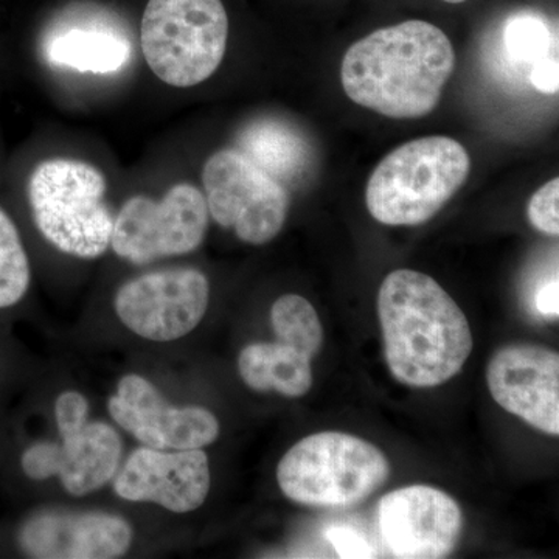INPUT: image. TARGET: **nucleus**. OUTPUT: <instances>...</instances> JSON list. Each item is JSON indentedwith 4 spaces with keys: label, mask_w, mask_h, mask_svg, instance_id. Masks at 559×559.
I'll return each instance as SVG.
<instances>
[{
    "label": "nucleus",
    "mask_w": 559,
    "mask_h": 559,
    "mask_svg": "<svg viewBox=\"0 0 559 559\" xmlns=\"http://www.w3.org/2000/svg\"><path fill=\"white\" fill-rule=\"evenodd\" d=\"M455 69L447 33L426 21L380 28L353 44L341 66L345 94L362 108L396 120L429 116Z\"/></svg>",
    "instance_id": "f257e3e1"
},
{
    "label": "nucleus",
    "mask_w": 559,
    "mask_h": 559,
    "mask_svg": "<svg viewBox=\"0 0 559 559\" xmlns=\"http://www.w3.org/2000/svg\"><path fill=\"white\" fill-rule=\"evenodd\" d=\"M385 360L396 381L437 388L465 367L473 352L468 319L429 275L393 271L378 293Z\"/></svg>",
    "instance_id": "f03ea898"
},
{
    "label": "nucleus",
    "mask_w": 559,
    "mask_h": 559,
    "mask_svg": "<svg viewBox=\"0 0 559 559\" xmlns=\"http://www.w3.org/2000/svg\"><path fill=\"white\" fill-rule=\"evenodd\" d=\"M468 151L457 140L432 135L390 151L366 189L370 215L385 226H418L432 219L468 179Z\"/></svg>",
    "instance_id": "7ed1b4c3"
},
{
    "label": "nucleus",
    "mask_w": 559,
    "mask_h": 559,
    "mask_svg": "<svg viewBox=\"0 0 559 559\" xmlns=\"http://www.w3.org/2000/svg\"><path fill=\"white\" fill-rule=\"evenodd\" d=\"M27 194L36 227L51 246L76 259L105 255L114 216L98 168L64 157L40 162L28 179Z\"/></svg>",
    "instance_id": "20e7f679"
},
{
    "label": "nucleus",
    "mask_w": 559,
    "mask_h": 559,
    "mask_svg": "<svg viewBox=\"0 0 559 559\" xmlns=\"http://www.w3.org/2000/svg\"><path fill=\"white\" fill-rule=\"evenodd\" d=\"M384 452L359 437L319 432L294 444L277 466L286 498L308 507H349L373 495L390 477Z\"/></svg>",
    "instance_id": "39448f33"
},
{
    "label": "nucleus",
    "mask_w": 559,
    "mask_h": 559,
    "mask_svg": "<svg viewBox=\"0 0 559 559\" xmlns=\"http://www.w3.org/2000/svg\"><path fill=\"white\" fill-rule=\"evenodd\" d=\"M229 39L221 0H150L140 25V46L157 79L193 87L218 70Z\"/></svg>",
    "instance_id": "423d86ee"
},
{
    "label": "nucleus",
    "mask_w": 559,
    "mask_h": 559,
    "mask_svg": "<svg viewBox=\"0 0 559 559\" xmlns=\"http://www.w3.org/2000/svg\"><path fill=\"white\" fill-rule=\"evenodd\" d=\"M210 216L241 241L263 246L285 226L289 194L238 150L212 154L202 170Z\"/></svg>",
    "instance_id": "0eeeda50"
},
{
    "label": "nucleus",
    "mask_w": 559,
    "mask_h": 559,
    "mask_svg": "<svg viewBox=\"0 0 559 559\" xmlns=\"http://www.w3.org/2000/svg\"><path fill=\"white\" fill-rule=\"evenodd\" d=\"M209 218L204 193L191 183L171 187L160 201L139 194L114 218L110 248L132 264L187 255L204 241Z\"/></svg>",
    "instance_id": "6e6552de"
},
{
    "label": "nucleus",
    "mask_w": 559,
    "mask_h": 559,
    "mask_svg": "<svg viewBox=\"0 0 559 559\" xmlns=\"http://www.w3.org/2000/svg\"><path fill=\"white\" fill-rule=\"evenodd\" d=\"M210 300L202 272L180 267L150 272L130 280L114 300L120 322L143 340L178 341L204 319Z\"/></svg>",
    "instance_id": "1a4fd4ad"
},
{
    "label": "nucleus",
    "mask_w": 559,
    "mask_h": 559,
    "mask_svg": "<svg viewBox=\"0 0 559 559\" xmlns=\"http://www.w3.org/2000/svg\"><path fill=\"white\" fill-rule=\"evenodd\" d=\"M377 518L382 543L401 559L447 558L465 524L459 503L426 485L389 492L378 503Z\"/></svg>",
    "instance_id": "9d476101"
},
{
    "label": "nucleus",
    "mask_w": 559,
    "mask_h": 559,
    "mask_svg": "<svg viewBox=\"0 0 559 559\" xmlns=\"http://www.w3.org/2000/svg\"><path fill=\"white\" fill-rule=\"evenodd\" d=\"M114 421L143 447L154 450H202L219 437V421L204 407H175L156 385L127 374L108 401Z\"/></svg>",
    "instance_id": "9b49d317"
},
{
    "label": "nucleus",
    "mask_w": 559,
    "mask_h": 559,
    "mask_svg": "<svg viewBox=\"0 0 559 559\" xmlns=\"http://www.w3.org/2000/svg\"><path fill=\"white\" fill-rule=\"evenodd\" d=\"M489 393L502 409L559 436V356L535 344L498 349L487 369Z\"/></svg>",
    "instance_id": "f8f14e48"
},
{
    "label": "nucleus",
    "mask_w": 559,
    "mask_h": 559,
    "mask_svg": "<svg viewBox=\"0 0 559 559\" xmlns=\"http://www.w3.org/2000/svg\"><path fill=\"white\" fill-rule=\"evenodd\" d=\"M114 491L130 502H150L171 513H190L207 499L212 474L202 450L132 452L114 476Z\"/></svg>",
    "instance_id": "ddd939ff"
},
{
    "label": "nucleus",
    "mask_w": 559,
    "mask_h": 559,
    "mask_svg": "<svg viewBox=\"0 0 559 559\" xmlns=\"http://www.w3.org/2000/svg\"><path fill=\"white\" fill-rule=\"evenodd\" d=\"M130 522L105 511L43 510L22 524L17 544L38 559H114L132 544Z\"/></svg>",
    "instance_id": "4468645a"
},
{
    "label": "nucleus",
    "mask_w": 559,
    "mask_h": 559,
    "mask_svg": "<svg viewBox=\"0 0 559 559\" xmlns=\"http://www.w3.org/2000/svg\"><path fill=\"white\" fill-rule=\"evenodd\" d=\"M55 441L53 477L72 496H86L105 487L120 468L123 441L112 426L87 421L83 428L60 433Z\"/></svg>",
    "instance_id": "2eb2a0df"
},
{
    "label": "nucleus",
    "mask_w": 559,
    "mask_h": 559,
    "mask_svg": "<svg viewBox=\"0 0 559 559\" xmlns=\"http://www.w3.org/2000/svg\"><path fill=\"white\" fill-rule=\"evenodd\" d=\"M44 57L55 68L108 75L130 64L131 40L108 25L79 24L51 32Z\"/></svg>",
    "instance_id": "dca6fc26"
},
{
    "label": "nucleus",
    "mask_w": 559,
    "mask_h": 559,
    "mask_svg": "<svg viewBox=\"0 0 559 559\" xmlns=\"http://www.w3.org/2000/svg\"><path fill=\"white\" fill-rule=\"evenodd\" d=\"M238 151L282 186L299 182L312 164L304 132L286 121L263 117L250 121L237 140Z\"/></svg>",
    "instance_id": "f3484780"
},
{
    "label": "nucleus",
    "mask_w": 559,
    "mask_h": 559,
    "mask_svg": "<svg viewBox=\"0 0 559 559\" xmlns=\"http://www.w3.org/2000/svg\"><path fill=\"white\" fill-rule=\"evenodd\" d=\"M311 358L283 342H255L238 358L241 380L255 392L300 399L312 388Z\"/></svg>",
    "instance_id": "a211bd4d"
},
{
    "label": "nucleus",
    "mask_w": 559,
    "mask_h": 559,
    "mask_svg": "<svg viewBox=\"0 0 559 559\" xmlns=\"http://www.w3.org/2000/svg\"><path fill=\"white\" fill-rule=\"evenodd\" d=\"M271 323L275 337L314 359L322 348L323 329L314 307L297 294H286L272 305Z\"/></svg>",
    "instance_id": "6ab92c4d"
},
{
    "label": "nucleus",
    "mask_w": 559,
    "mask_h": 559,
    "mask_svg": "<svg viewBox=\"0 0 559 559\" xmlns=\"http://www.w3.org/2000/svg\"><path fill=\"white\" fill-rule=\"evenodd\" d=\"M502 46L511 64L528 69L558 50L550 25L535 11L511 14L503 24Z\"/></svg>",
    "instance_id": "aec40b11"
},
{
    "label": "nucleus",
    "mask_w": 559,
    "mask_h": 559,
    "mask_svg": "<svg viewBox=\"0 0 559 559\" xmlns=\"http://www.w3.org/2000/svg\"><path fill=\"white\" fill-rule=\"evenodd\" d=\"M31 261L16 224L0 207V310L14 307L31 288Z\"/></svg>",
    "instance_id": "412c9836"
},
{
    "label": "nucleus",
    "mask_w": 559,
    "mask_h": 559,
    "mask_svg": "<svg viewBox=\"0 0 559 559\" xmlns=\"http://www.w3.org/2000/svg\"><path fill=\"white\" fill-rule=\"evenodd\" d=\"M527 216L536 230L550 237L559 234V179L549 180L530 198Z\"/></svg>",
    "instance_id": "4be33fe9"
},
{
    "label": "nucleus",
    "mask_w": 559,
    "mask_h": 559,
    "mask_svg": "<svg viewBox=\"0 0 559 559\" xmlns=\"http://www.w3.org/2000/svg\"><path fill=\"white\" fill-rule=\"evenodd\" d=\"M55 419L60 433L83 428L90 421V401L75 390L61 393L55 403Z\"/></svg>",
    "instance_id": "5701e85b"
},
{
    "label": "nucleus",
    "mask_w": 559,
    "mask_h": 559,
    "mask_svg": "<svg viewBox=\"0 0 559 559\" xmlns=\"http://www.w3.org/2000/svg\"><path fill=\"white\" fill-rule=\"evenodd\" d=\"M326 538L340 558H373L374 549L358 530L348 525H333L326 530Z\"/></svg>",
    "instance_id": "b1692460"
},
{
    "label": "nucleus",
    "mask_w": 559,
    "mask_h": 559,
    "mask_svg": "<svg viewBox=\"0 0 559 559\" xmlns=\"http://www.w3.org/2000/svg\"><path fill=\"white\" fill-rule=\"evenodd\" d=\"M558 50L551 51L546 58L535 62L528 69V81L540 94L554 95L558 94L559 76H558Z\"/></svg>",
    "instance_id": "393cba45"
},
{
    "label": "nucleus",
    "mask_w": 559,
    "mask_h": 559,
    "mask_svg": "<svg viewBox=\"0 0 559 559\" xmlns=\"http://www.w3.org/2000/svg\"><path fill=\"white\" fill-rule=\"evenodd\" d=\"M559 282L558 274L539 286L535 294V308L543 318L558 319L559 316Z\"/></svg>",
    "instance_id": "a878e982"
},
{
    "label": "nucleus",
    "mask_w": 559,
    "mask_h": 559,
    "mask_svg": "<svg viewBox=\"0 0 559 559\" xmlns=\"http://www.w3.org/2000/svg\"><path fill=\"white\" fill-rule=\"evenodd\" d=\"M443 2H448V3H463V2H466V0H443Z\"/></svg>",
    "instance_id": "bb28decb"
}]
</instances>
